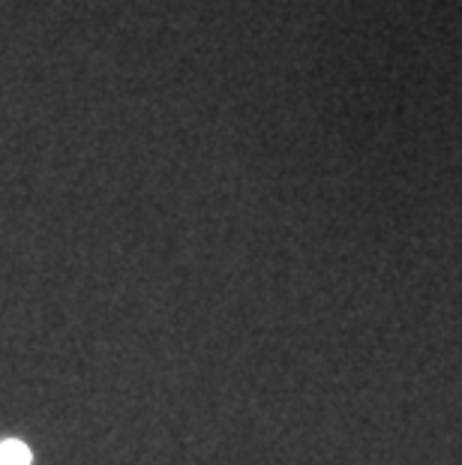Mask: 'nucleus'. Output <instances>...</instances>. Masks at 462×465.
Masks as SVG:
<instances>
[{
    "label": "nucleus",
    "instance_id": "obj_1",
    "mask_svg": "<svg viewBox=\"0 0 462 465\" xmlns=\"http://www.w3.org/2000/svg\"><path fill=\"white\" fill-rule=\"evenodd\" d=\"M0 465H31V450H27V444L6 439L0 444Z\"/></svg>",
    "mask_w": 462,
    "mask_h": 465
}]
</instances>
